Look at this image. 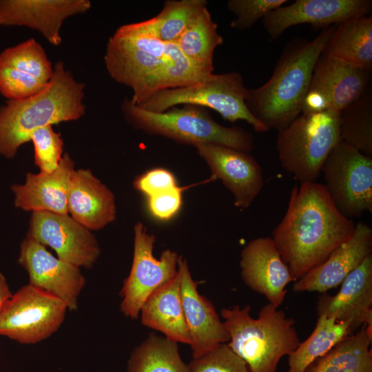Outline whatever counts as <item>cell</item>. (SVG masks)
Instances as JSON below:
<instances>
[{
  "label": "cell",
  "mask_w": 372,
  "mask_h": 372,
  "mask_svg": "<svg viewBox=\"0 0 372 372\" xmlns=\"http://www.w3.org/2000/svg\"><path fill=\"white\" fill-rule=\"evenodd\" d=\"M104 62L113 80L132 90L130 101L136 105L159 91L187 86L212 74L189 60L176 43L157 38L145 21L115 31Z\"/></svg>",
  "instance_id": "obj_1"
},
{
  "label": "cell",
  "mask_w": 372,
  "mask_h": 372,
  "mask_svg": "<svg viewBox=\"0 0 372 372\" xmlns=\"http://www.w3.org/2000/svg\"><path fill=\"white\" fill-rule=\"evenodd\" d=\"M355 225L338 210L324 185L305 183L292 188L271 238L295 282L348 240Z\"/></svg>",
  "instance_id": "obj_2"
},
{
  "label": "cell",
  "mask_w": 372,
  "mask_h": 372,
  "mask_svg": "<svg viewBox=\"0 0 372 372\" xmlns=\"http://www.w3.org/2000/svg\"><path fill=\"white\" fill-rule=\"evenodd\" d=\"M335 27L323 28L309 41L295 39L288 42L269 80L249 90L247 106L269 130L281 131L301 114L314 67Z\"/></svg>",
  "instance_id": "obj_3"
},
{
  "label": "cell",
  "mask_w": 372,
  "mask_h": 372,
  "mask_svg": "<svg viewBox=\"0 0 372 372\" xmlns=\"http://www.w3.org/2000/svg\"><path fill=\"white\" fill-rule=\"evenodd\" d=\"M50 82L30 97L9 100L0 108V155L13 158L34 130L75 121L85 112L84 84L76 81L62 61L53 67Z\"/></svg>",
  "instance_id": "obj_4"
},
{
  "label": "cell",
  "mask_w": 372,
  "mask_h": 372,
  "mask_svg": "<svg viewBox=\"0 0 372 372\" xmlns=\"http://www.w3.org/2000/svg\"><path fill=\"white\" fill-rule=\"evenodd\" d=\"M250 311L249 305L222 309L229 335L227 345L245 362L250 372H276L280 360L300 343L295 321L269 302L257 318L251 316Z\"/></svg>",
  "instance_id": "obj_5"
},
{
  "label": "cell",
  "mask_w": 372,
  "mask_h": 372,
  "mask_svg": "<svg viewBox=\"0 0 372 372\" xmlns=\"http://www.w3.org/2000/svg\"><path fill=\"white\" fill-rule=\"evenodd\" d=\"M125 119L136 130L162 136L176 142L192 145L215 144L250 153L254 147L253 135L239 127L217 123L205 108L185 104L163 112L147 111L126 98L121 104Z\"/></svg>",
  "instance_id": "obj_6"
},
{
  "label": "cell",
  "mask_w": 372,
  "mask_h": 372,
  "mask_svg": "<svg viewBox=\"0 0 372 372\" xmlns=\"http://www.w3.org/2000/svg\"><path fill=\"white\" fill-rule=\"evenodd\" d=\"M340 112L301 113L278 132L276 149L282 168L301 183H313L340 141Z\"/></svg>",
  "instance_id": "obj_7"
},
{
  "label": "cell",
  "mask_w": 372,
  "mask_h": 372,
  "mask_svg": "<svg viewBox=\"0 0 372 372\" xmlns=\"http://www.w3.org/2000/svg\"><path fill=\"white\" fill-rule=\"evenodd\" d=\"M249 92L240 73H212L193 84L159 91L138 106L153 112H163L185 104L208 107L226 121H245L256 132H267L269 129L251 114L247 106Z\"/></svg>",
  "instance_id": "obj_8"
},
{
  "label": "cell",
  "mask_w": 372,
  "mask_h": 372,
  "mask_svg": "<svg viewBox=\"0 0 372 372\" xmlns=\"http://www.w3.org/2000/svg\"><path fill=\"white\" fill-rule=\"evenodd\" d=\"M327 189L338 210L345 217L372 212V158L340 141L322 168Z\"/></svg>",
  "instance_id": "obj_9"
},
{
  "label": "cell",
  "mask_w": 372,
  "mask_h": 372,
  "mask_svg": "<svg viewBox=\"0 0 372 372\" xmlns=\"http://www.w3.org/2000/svg\"><path fill=\"white\" fill-rule=\"evenodd\" d=\"M67 309L60 299L29 284L23 286L0 310V335L23 344L39 342L59 329Z\"/></svg>",
  "instance_id": "obj_10"
},
{
  "label": "cell",
  "mask_w": 372,
  "mask_h": 372,
  "mask_svg": "<svg viewBox=\"0 0 372 372\" xmlns=\"http://www.w3.org/2000/svg\"><path fill=\"white\" fill-rule=\"evenodd\" d=\"M134 235L132 267L120 291L121 311L133 320L138 318L143 304L156 290L176 277L180 258L171 249L155 258V236L141 222L134 225Z\"/></svg>",
  "instance_id": "obj_11"
},
{
  "label": "cell",
  "mask_w": 372,
  "mask_h": 372,
  "mask_svg": "<svg viewBox=\"0 0 372 372\" xmlns=\"http://www.w3.org/2000/svg\"><path fill=\"white\" fill-rule=\"evenodd\" d=\"M371 70L322 54L313 69L301 113L340 112L369 90Z\"/></svg>",
  "instance_id": "obj_12"
},
{
  "label": "cell",
  "mask_w": 372,
  "mask_h": 372,
  "mask_svg": "<svg viewBox=\"0 0 372 372\" xmlns=\"http://www.w3.org/2000/svg\"><path fill=\"white\" fill-rule=\"evenodd\" d=\"M26 237L50 247L59 258L79 268H92L101 254L91 230L69 214L32 212Z\"/></svg>",
  "instance_id": "obj_13"
},
{
  "label": "cell",
  "mask_w": 372,
  "mask_h": 372,
  "mask_svg": "<svg viewBox=\"0 0 372 372\" xmlns=\"http://www.w3.org/2000/svg\"><path fill=\"white\" fill-rule=\"evenodd\" d=\"M19 264L26 270L29 285L62 300L75 311L85 285L79 267L54 257L45 247L25 238L20 245Z\"/></svg>",
  "instance_id": "obj_14"
},
{
  "label": "cell",
  "mask_w": 372,
  "mask_h": 372,
  "mask_svg": "<svg viewBox=\"0 0 372 372\" xmlns=\"http://www.w3.org/2000/svg\"><path fill=\"white\" fill-rule=\"evenodd\" d=\"M194 147L209 166L211 179L222 181L233 194L236 207L248 208L264 186L257 161L249 153L223 145L207 143Z\"/></svg>",
  "instance_id": "obj_15"
},
{
  "label": "cell",
  "mask_w": 372,
  "mask_h": 372,
  "mask_svg": "<svg viewBox=\"0 0 372 372\" xmlns=\"http://www.w3.org/2000/svg\"><path fill=\"white\" fill-rule=\"evenodd\" d=\"M371 10V0H296L271 11L262 23L269 36L276 39L294 25L309 23L324 28L369 15Z\"/></svg>",
  "instance_id": "obj_16"
},
{
  "label": "cell",
  "mask_w": 372,
  "mask_h": 372,
  "mask_svg": "<svg viewBox=\"0 0 372 372\" xmlns=\"http://www.w3.org/2000/svg\"><path fill=\"white\" fill-rule=\"evenodd\" d=\"M53 67L34 39L0 54V92L9 100L23 99L41 91L50 82Z\"/></svg>",
  "instance_id": "obj_17"
},
{
  "label": "cell",
  "mask_w": 372,
  "mask_h": 372,
  "mask_svg": "<svg viewBox=\"0 0 372 372\" xmlns=\"http://www.w3.org/2000/svg\"><path fill=\"white\" fill-rule=\"evenodd\" d=\"M240 267L242 281L249 288L276 308L282 304L286 287L293 279L271 238L249 242L241 251Z\"/></svg>",
  "instance_id": "obj_18"
},
{
  "label": "cell",
  "mask_w": 372,
  "mask_h": 372,
  "mask_svg": "<svg viewBox=\"0 0 372 372\" xmlns=\"http://www.w3.org/2000/svg\"><path fill=\"white\" fill-rule=\"evenodd\" d=\"M178 276L192 358H196L220 344L228 342L229 333L214 307L200 295L192 278L187 260L180 256Z\"/></svg>",
  "instance_id": "obj_19"
},
{
  "label": "cell",
  "mask_w": 372,
  "mask_h": 372,
  "mask_svg": "<svg viewBox=\"0 0 372 372\" xmlns=\"http://www.w3.org/2000/svg\"><path fill=\"white\" fill-rule=\"evenodd\" d=\"M90 8L88 0H0V25L27 26L59 45L63 21Z\"/></svg>",
  "instance_id": "obj_20"
},
{
  "label": "cell",
  "mask_w": 372,
  "mask_h": 372,
  "mask_svg": "<svg viewBox=\"0 0 372 372\" xmlns=\"http://www.w3.org/2000/svg\"><path fill=\"white\" fill-rule=\"evenodd\" d=\"M372 229L359 222L352 236L338 247L319 266L294 282V292L326 293L338 287L347 276L371 254Z\"/></svg>",
  "instance_id": "obj_21"
},
{
  "label": "cell",
  "mask_w": 372,
  "mask_h": 372,
  "mask_svg": "<svg viewBox=\"0 0 372 372\" xmlns=\"http://www.w3.org/2000/svg\"><path fill=\"white\" fill-rule=\"evenodd\" d=\"M338 293H325L317 303L319 315L334 318L338 321L352 322L357 329L366 326L372 337V254L351 271L340 284Z\"/></svg>",
  "instance_id": "obj_22"
},
{
  "label": "cell",
  "mask_w": 372,
  "mask_h": 372,
  "mask_svg": "<svg viewBox=\"0 0 372 372\" xmlns=\"http://www.w3.org/2000/svg\"><path fill=\"white\" fill-rule=\"evenodd\" d=\"M70 156L63 155L59 167L52 173H28L23 184H14V205L25 211L67 214L70 180L75 169Z\"/></svg>",
  "instance_id": "obj_23"
},
{
  "label": "cell",
  "mask_w": 372,
  "mask_h": 372,
  "mask_svg": "<svg viewBox=\"0 0 372 372\" xmlns=\"http://www.w3.org/2000/svg\"><path fill=\"white\" fill-rule=\"evenodd\" d=\"M68 211L88 229L99 230L116 219L115 197L90 169H74L70 180Z\"/></svg>",
  "instance_id": "obj_24"
},
{
  "label": "cell",
  "mask_w": 372,
  "mask_h": 372,
  "mask_svg": "<svg viewBox=\"0 0 372 372\" xmlns=\"http://www.w3.org/2000/svg\"><path fill=\"white\" fill-rule=\"evenodd\" d=\"M141 323L176 342L190 344L178 276L156 290L141 309Z\"/></svg>",
  "instance_id": "obj_25"
},
{
  "label": "cell",
  "mask_w": 372,
  "mask_h": 372,
  "mask_svg": "<svg viewBox=\"0 0 372 372\" xmlns=\"http://www.w3.org/2000/svg\"><path fill=\"white\" fill-rule=\"evenodd\" d=\"M322 54L371 70L372 16L353 18L337 25Z\"/></svg>",
  "instance_id": "obj_26"
},
{
  "label": "cell",
  "mask_w": 372,
  "mask_h": 372,
  "mask_svg": "<svg viewBox=\"0 0 372 372\" xmlns=\"http://www.w3.org/2000/svg\"><path fill=\"white\" fill-rule=\"evenodd\" d=\"M371 341L363 324L313 361L303 372H372Z\"/></svg>",
  "instance_id": "obj_27"
},
{
  "label": "cell",
  "mask_w": 372,
  "mask_h": 372,
  "mask_svg": "<svg viewBox=\"0 0 372 372\" xmlns=\"http://www.w3.org/2000/svg\"><path fill=\"white\" fill-rule=\"evenodd\" d=\"M354 330L350 320L338 321L334 318L319 315L310 335L288 355L287 372H303L313 361L327 353Z\"/></svg>",
  "instance_id": "obj_28"
},
{
  "label": "cell",
  "mask_w": 372,
  "mask_h": 372,
  "mask_svg": "<svg viewBox=\"0 0 372 372\" xmlns=\"http://www.w3.org/2000/svg\"><path fill=\"white\" fill-rule=\"evenodd\" d=\"M207 8H203L191 21L176 43L192 62L213 73L215 49L223 43Z\"/></svg>",
  "instance_id": "obj_29"
},
{
  "label": "cell",
  "mask_w": 372,
  "mask_h": 372,
  "mask_svg": "<svg viewBox=\"0 0 372 372\" xmlns=\"http://www.w3.org/2000/svg\"><path fill=\"white\" fill-rule=\"evenodd\" d=\"M127 372H189L181 359L177 342L151 333L134 349Z\"/></svg>",
  "instance_id": "obj_30"
},
{
  "label": "cell",
  "mask_w": 372,
  "mask_h": 372,
  "mask_svg": "<svg viewBox=\"0 0 372 372\" xmlns=\"http://www.w3.org/2000/svg\"><path fill=\"white\" fill-rule=\"evenodd\" d=\"M341 141L372 158V92L368 90L339 114Z\"/></svg>",
  "instance_id": "obj_31"
},
{
  "label": "cell",
  "mask_w": 372,
  "mask_h": 372,
  "mask_svg": "<svg viewBox=\"0 0 372 372\" xmlns=\"http://www.w3.org/2000/svg\"><path fill=\"white\" fill-rule=\"evenodd\" d=\"M207 4L205 0H167L156 16L145 21L160 40L176 43L194 17L207 7Z\"/></svg>",
  "instance_id": "obj_32"
},
{
  "label": "cell",
  "mask_w": 372,
  "mask_h": 372,
  "mask_svg": "<svg viewBox=\"0 0 372 372\" xmlns=\"http://www.w3.org/2000/svg\"><path fill=\"white\" fill-rule=\"evenodd\" d=\"M34 145V163L40 172L52 173L59 167L63 157V141L52 125L39 128L30 136Z\"/></svg>",
  "instance_id": "obj_33"
},
{
  "label": "cell",
  "mask_w": 372,
  "mask_h": 372,
  "mask_svg": "<svg viewBox=\"0 0 372 372\" xmlns=\"http://www.w3.org/2000/svg\"><path fill=\"white\" fill-rule=\"evenodd\" d=\"M188 366L189 372H250L245 362L225 343L193 358Z\"/></svg>",
  "instance_id": "obj_34"
},
{
  "label": "cell",
  "mask_w": 372,
  "mask_h": 372,
  "mask_svg": "<svg viewBox=\"0 0 372 372\" xmlns=\"http://www.w3.org/2000/svg\"><path fill=\"white\" fill-rule=\"evenodd\" d=\"M286 2V0H229L227 3V8L236 16L230 25L239 30L249 29Z\"/></svg>",
  "instance_id": "obj_35"
},
{
  "label": "cell",
  "mask_w": 372,
  "mask_h": 372,
  "mask_svg": "<svg viewBox=\"0 0 372 372\" xmlns=\"http://www.w3.org/2000/svg\"><path fill=\"white\" fill-rule=\"evenodd\" d=\"M183 191V188L178 186L147 197L148 210L152 217L161 221L173 218L181 209Z\"/></svg>",
  "instance_id": "obj_36"
},
{
  "label": "cell",
  "mask_w": 372,
  "mask_h": 372,
  "mask_svg": "<svg viewBox=\"0 0 372 372\" xmlns=\"http://www.w3.org/2000/svg\"><path fill=\"white\" fill-rule=\"evenodd\" d=\"M135 189L147 197L178 187L175 176L165 168H154L136 176L133 182Z\"/></svg>",
  "instance_id": "obj_37"
},
{
  "label": "cell",
  "mask_w": 372,
  "mask_h": 372,
  "mask_svg": "<svg viewBox=\"0 0 372 372\" xmlns=\"http://www.w3.org/2000/svg\"><path fill=\"white\" fill-rule=\"evenodd\" d=\"M12 294L6 277L0 271V310L3 304L11 297Z\"/></svg>",
  "instance_id": "obj_38"
}]
</instances>
